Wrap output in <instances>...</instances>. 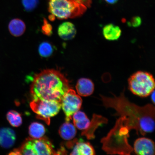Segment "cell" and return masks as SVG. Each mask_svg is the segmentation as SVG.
<instances>
[{"mask_svg": "<svg viewBox=\"0 0 155 155\" xmlns=\"http://www.w3.org/2000/svg\"><path fill=\"white\" fill-rule=\"evenodd\" d=\"M76 89L79 95L87 97L91 95L94 90V85L90 79L81 78L77 83Z\"/></svg>", "mask_w": 155, "mask_h": 155, "instance_id": "7c38bea8", "label": "cell"}, {"mask_svg": "<svg viewBox=\"0 0 155 155\" xmlns=\"http://www.w3.org/2000/svg\"><path fill=\"white\" fill-rule=\"evenodd\" d=\"M94 147L89 142H78L75 145L71 155H93L95 154Z\"/></svg>", "mask_w": 155, "mask_h": 155, "instance_id": "e0dca14e", "label": "cell"}, {"mask_svg": "<svg viewBox=\"0 0 155 155\" xmlns=\"http://www.w3.org/2000/svg\"><path fill=\"white\" fill-rule=\"evenodd\" d=\"M141 23V19L139 17H135L132 19L130 22L128 24L129 26H131L134 28L140 26Z\"/></svg>", "mask_w": 155, "mask_h": 155, "instance_id": "cb8c5ba5", "label": "cell"}, {"mask_svg": "<svg viewBox=\"0 0 155 155\" xmlns=\"http://www.w3.org/2000/svg\"><path fill=\"white\" fill-rule=\"evenodd\" d=\"M130 90L134 94L141 97L149 96L154 90L155 81L150 73L138 71L128 79Z\"/></svg>", "mask_w": 155, "mask_h": 155, "instance_id": "8992f818", "label": "cell"}, {"mask_svg": "<svg viewBox=\"0 0 155 155\" xmlns=\"http://www.w3.org/2000/svg\"><path fill=\"white\" fill-rule=\"evenodd\" d=\"M38 53L41 57L48 58L51 56L53 52L51 45L48 42H44L40 45L38 48Z\"/></svg>", "mask_w": 155, "mask_h": 155, "instance_id": "44dd1931", "label": "cell"}, {"mask_svg": "<svg viewBox=\"0 0 155 155\" xmlns=\"http://www.w3.org/2000/svg\"><path fill=\"white\" fill-rule=\"evenodd\" d=\"M103 34L104 38L107 40H116L120 37L121 31L119 26L110 24L104 27L103 29Z\"/></svg>", "mask_w": 155, "mask_h": 155, "instance_id": "2e32d148", "label": "cell"}, {"mask_svg": "<svg viewBox=\"0 0 155 155\" xmlns=\"http://www.w3.org/2000/svg\"><path fill=\"white\" fill-rule=\"evenodd\" d=\"M152 96H151V99H152V101L153 103H155V91L154 90L153 91L152 93Z\"/></svg>", "mask_w": 155, "mask_h": 155, "instance_id": "484cf974", "label": "cell"}, {"mask_svg": "<svg viewBox=\"0 0 155 155\" xmlns=\"http://www.w3.org/2000/svg\"><path fill=\"white\" fill-rule=\"evenodd\" d=\"M9 31L11 34L15 37H19L24 34L26 26L24 21L18 18L12 20L8 25Z\"/></svg>", "mask_w": 155, "mask_h": 155, "instance_id": "5bb4252c", "label": "cell"}, {"mask_svg": "<svg viewBox=\"0 0 155 155\" xmlns=\"http://www.w3.org/2000/svg\"><path fill=\"white\" fill-rule=\"evenodd\" d=\"M82 102L81 97L72 89H69L66 93L61 100V107L65 114L66 122L70 121L73 114L80 109Z\"/></svg>", "mask_w": 155, "mask_h": 155, "instance_id": "ba28073f", "label": "cell"}, {"mask_svg": "<svg viewBox=\"0 0 155 155\" xmlns=\"http://www.w3.org/2000/svg\"><path fill=\"white\" fill-rule=\"evenodd\" d=\"M30 106L38 119L43 120L49 125L50 118L59 112L61 108V102L36 99L31 102Z\"/></svg>", "mask_w": 155, "mask_h": 155, "instance_id": "52a82bcc", "label": "cell"}, {"mask_svg": "<svg viewBox=\"0 0 155 155\" xmlns=\"http://www.w3.org/2000/svg\"><path fill=\"white\" fill-rule=\"evenodd\" d=\"M71 88L68 80L62 73L55 69H46L35 76L31 94L33 100L61 102L63 97Z\"/></svg>", "mask_w": 155, "mask_h": 155, "instance_id": "7a4b0ae2", "label": "cell"}, {"mask_svg": "<svg viewBox=\"0 0 155 155\" xmlns=\"http://www.w3.org/2000/svg\"><path fill=\"white\" fill-rule=\"evenodd\" d=\"M77 131L74 125L69 122L64 123L60 127L59 133L61 137L64 140H69L72 139L76 135Z\"/></svg>", "mask_w": 155, "mask_h": 155, "instance_id": "ac0fdd59", "label": "cell"}, {"mask_svg": "<svg viewBox=\"0 0 155 155\" xmlns=\"http://www.w3.org/2000/svg\"><path fill=\"white\" fill-rule=\"evenodd\" d=\"M108 120L106 118L101 115L94 114L88 128L83 132L82 135L85 136L89 140L94 138V133L97 129L102 124H106Z\"/></svg>", "mask_w": 155, "mask_h": 155, "instance_id": "30bf717a", "label": "cell"}, {"mask_svg": "<svg viewBox=\"0 0 155 155\" xmlns=\"http://www.w3.org/2000/svg\"><path fill=\"white\" fill-rule=\"evenodd\" d=\"M24 8L27 11H31L35 8L38 3V0H22Z\"/></svg>", "mask_w": 155, "mask_h": 155, "instance_id": "7402d4cb", "label": "cell"}, {"mask_svg": "<svg viewBox=\"0 0 155 155\" xmlns=\"http://www.w3.org/2000/svg\"><path fill=\"white\" fill-rule=\"evenodd\" d=\"M73 116L74 125L75 127L81 130L88 128L90 121L84 112L78 111Z\"/></svg>", "mask_w": 155, "mask_h": 155, "instance_id": "9a60e30c", "label": "cell"}, {"mask_svg": "<svg viewBox=\"0 0 155 155\" xmlns=\"http://www.w3.org/2000/svg\"><path fill=\"white\" fill-rule=\"evenodd\" d=\"M104 1L108 3L113 4L117 2L118 0H104Z\"/></svg>", "mask_w": 155, "mask_h": 155, "instance_id": "d4e9b609", "label": "cell"}, {"mask_svg": "<svg viewBox=\"0 0 155 155\" xmlns=\"http://www.w3.org/2000/svg\"><path fill=\"white\" fill-rule=\"evenodd\" d=\"M45 133L44 126L40 123H34L29 127V134L31 137L35 139L41 138Z\"/></svg>", "mask_w": 155, "mask_h": 155, "instance_id": "d6986e66", "label": "cell"}, {"mask_svg": "<svg viewBox=\"0 0 155 155\" xmlns=\"http://www.w3.org/2000/svg\"><path fill=\"white\" fill-rule=\"evenodd\" d=\"M7 118L10 124L13 127H18L22 124V119L20 114L14 110L8 112Z\"/></svg>", "mask_w": 155, "mask_h": 155, "instance_id": "ffe728a7", "label": "cell"}, {"mask_svg": "<svg viewBox=\"0 0 155 155\" xmlns=\"http://www.w3.org/2000/svg\"><path fill=\"white\" fill-rule=\"evenodd\" d=\"M124 90L119 96L113 97L100 95L104 106L115 109L116 115L124 118V124L129 130L134 129L137 134L152 133L155 127V107L148 104L143 107L130 102L125 96Z\"/></svg>", "mask_w": 155, "mask_h": 155, "instance_id": "6da1fadb", "label": "cell"}, {"mask_svg": "<svg viewBox=\"0 0 155 155\" xmlns=\"http://www.w3.org/2000/svg\"><path fill=\"white\" fill-rule=\"evenodd\" d=\"M129 131L124 124V118H119L115 127L101 139L103 150L107 154H130L134 150L128 142Z\"/></svg>", "mask_w": 155, "mask_h": 155, "instance_id": "3957f363", "label": "cell"}, {"mask_svg": "<svg viewBox=\"0 0 155 155\" xmlns=\"http://www.w3.org/2000/svg\"><path fill=\"white\" fill-rule=\"evenodd\" d=\"M52 144L47 138L35 139L29 137L26 139L20 148L12 152L13 155L57 154Z\"/></svg>", "mask_w": 155, "mask_h": 155, "instance_id": "5b68a950", "label": "cell"}, {"mask_svg": "<svg viewBox=\"0 0 155 155\" xmlns=\"http://www.w3.org/2000/svg\"><path fill=\"white\" fill-rule=\"evenodd\" d=\"M89 5V0H49L48 9L55 18H73L83 15Z\"/></svg>", "mask_w": 155, "mask_h": 155, "instance_id": "277c9868", "label": "cell"}, {"mask_svg": "<svg viewBox=\"0 0 155 155\" xmlns=\"http://www.w3.org/2000/svg\"><path fill=\"white\" fill-rule=\"evenodd\" d=\"M133 150L137 155H154V143L150 139L141 137L135 141Z\"/></svg>", "mask_w": 155, "mask_h": 155, "instance_id": "9c48e42d", "label": "cell"}, {"mask_svg": "<svg viewBox=\"0 0 155 155\" xmlns=\"http://www.w3.org/2000/svg\"><path fill=\"white\" fill-rule=\"evenodd\" d=\"M16 136L12 129L8 127L0 129V146L5 148H11L14 145Z\"/></svg>", "mask_w": 155, "mask_h": 155, "instance_id": "8fae6325", "label": "cell"}, {"mask_svg": "<svg viewBox=\"0 0 155 155\" xmlns=\"http://www.w3.org/2000/svg\"><path fill=\"white\" fill-rule=\"evenodd\" d=\"M58 34L64 40L72 39L76 34L75 26L72 23L66 22L62 23L58 28Z\"/></svg>", "mask_w": 155, "mask_h": 155, "instance_id": "4fadbf2b", "label": "cell"}, {"mask_svg": "<svg viewBox=\"0 0 155 155\" xmlns=\"http://www.w3.org/2000/svg\"><path fill=\"white\" fill-rule=\"evenodd\" d=\"M42 31L45 34L49 36L52 34V26L48 24L47 21H44V25L42 27Z\"/></svg>", "mask_w": 155, "mask_h": 155, "instance_id": "603a6c76", "label": "cell"}]
</instances>
